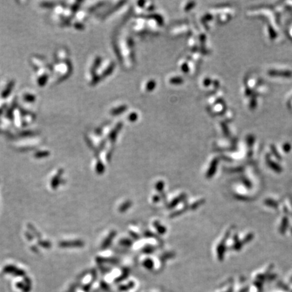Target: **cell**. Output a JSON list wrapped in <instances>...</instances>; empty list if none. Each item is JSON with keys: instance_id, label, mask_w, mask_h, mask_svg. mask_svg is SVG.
I'll return each mask as SVG.
<instances>
[{"instance_id": "cell-1", "label": "cell", "mask_w": 292, "mask_h": 292, "mask_svg": "<svg viewBox=\"0 0 292 292\" xmlns=\"http://www.w3.org/2000/svg\"><path fill=\"white\" fill-rule=\"evenodd\" d=\"M268 74H269V75H273L272 77H275V75H280V72L279 71H277V70H276L275 69H269V70L268 71ZM281 75H284V77H291L292 76V73H286V72L285 71V70H283V71L281 72Z\"/></svg>"}]
</instances>
